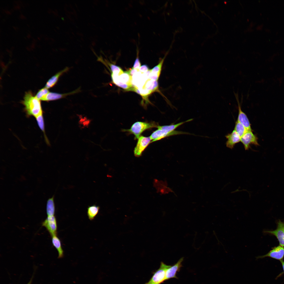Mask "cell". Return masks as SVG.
Instances as JSON below:
<instances>
[{"mask_svg": "<svg viewBox=\"0 0 284 284\" xmlns=\"http://www.w3.org/2000/svg\"><path fill=\"white\" fill-rule=\"evenodd\" d=\"M22 103L28 115L33 116L35 118L43 115L40 100L34 96L31 91L25 93Z\"/></svg>", "mask_w": 284, "mask_h": 284, "instance_id": "6da1fadb", "label": "cell"}, {"mask_svg": "<svg viewBox=\"0 0 284 284\" xmlns=\"http://www.w3.org/2000/svg\"><path fill=\"white\" fill-rule=\"evenodd\" d=\"M158 126L157 123L154 121L149 123L137 121L134 123L130 129H123L122 130L133 134L135 139H138L141 133L145 130L153 128H157Z\"/></svg>", "mask_w": 284, "mask_h": 284, "instance_id": "7a4b0ae2", "label": "cell"}, {"mask_svg": "<svg viewBox=\"0 0 284 284\" xmlns=\"http://www.w3.org/2000/svg\"><path fill=\"white\" fill-rule=\"evenodd\" d=\"M171 266L161 262L159 268L153 272L150 279L144 284H161L164 282L165 281L166 271Z\"/></svg>", "mask_w": 284, "mask_h": 284, "instance_id": "3957f363", "label": "cell"}, {"mask_svg": "<svg viewBox=\"0 0 284 284\" xmlns=\"http://www.w3.org/2000/svg\"><path fill=\"white\" fill-rule=\"evenodd\" d=\"M189 134V133L183 131H174L172 132H169L166 131L158 128V129L154 131L150 136L151 140V143L160 140L166 137L170 136L181 134Z\"/></svg>", "mask_w": 284, "mask_h": 284, "instance_id": "277c9868", "label": "cell"}, {"mask_svg": "<svg viewBox=\"0 0 284 284\" xmlns=\"http://www.w3.org/2000/svg\"><path fill=\"white\" fill-rule=\"evenodd\" d=\"M258 139L256 135L253 133L252 130L248 131L241 137V141L246 150L249 149L252 144L259 145Z\"/></svg>", "mask_w": 284, "mask_h": 284, "instance_id": "5b68a950", "label": "cell"}, {"mask_svg": "<svg viewBox=\"0 0 284 284\" xmlns=\"http://www.w3.org/2000/svg\"><path fill=\"white\" fill-rule=\"evenodd\" d=\"M151 140L150 137L140 136L138 139L136 145L134 149V155L136 157L140 156L145 149L151 143Z\"/></svg>", "mask_w": 284, "mask_h": 284, "instance_id": "8992f818", "label": "cell"}, {"mask_svg": "<svg viewBox=\"0 0 284 284\" xmlns=\"http://www.w3.org/2000/svg\"><path fill=\"white\" fill-rule=\"evenodd\" d=\"M234 94L238 105V114L237 120L242 124L248 130H252L249 119L245 113L241 109L238 93H235L234 92Z\"/></svg>", "mask_w": 284, "mask_h": 284, "instance_id": "52a82bcc", "label": "cell"}, {"mask_svg": "<svg viewBox=\"0 0 284 284\" xmlns=\"http://www.w3.org/2000/svg\"><path fill=\"white\" fill-rule=\"evenodd\" d=\"M42 225L46 228L52 237L57 235V221L54 215L47 216L42 222Z\"/></svg>", "mask_w": 284, "mask_h": 284, "instance_id": "ba28073f", "label": "cell"}, {"mask_svg": "<svg viewBox=\"0 0 284 284\" xmlns=\"http://www.w3.org/2000/svg\"><path fill=\"white\" fill-rule=\"evenodd\" d=\"M184 259V257H181L176 263L172 266L171 265L166 270L165 272V281L173 278H178L176 274L177 272L180 271L181 267L182 266V263Z\"/></svg>", "mask_w": 284, "mask_h": 284, "instance_id": "9c48e42d", "label": "cell"}, {"mask_svg": "<svg viewBox=\"0 0 284 284\" xmlns=\"http://www.w3.org/2000/svg\"><path fill=\"white\" fill-rule=\"evenodd\" d=\"M265 232L275 235L278 240L280 245L284 246V223L280 220L277 229L273 231H267Z\"/></svg>", "mask_w": 284, "mask_h": 284, "instance_id": "30bf717a", "label": "cell"}, {"mask_svg": "<svg viewBox=\"0 0 284 284\" xmlns=\"http://www.w3.org/2000/svg\"><path fill=\"white\" fill-rule=\"evenodd\" d=\"M284 256V247L280 245L273 248L267 254L257 257V258L269 257L280 260L283 258Z\"/></svg>", "mask_w": 284, "mask_h": 284, "instance_id": "8fae6325", "label": "cell"}, {"mask_svg": "<svg viewBox=\"0 0 284 284\" xmlns=\"http://www.w3.org/2000/svg\"><path fill=\"white\" fill-rule=\"evenodd\" d=\"M80 89L79 88L71 92L63 94L49 92L42 100L48 101L60 99L68 95L77 93L80 91Z\"/></svg>", "mask_w": 284, "mask_h": 284, "instance_id": "7c38bea8", "label": "cell"}, {"mask_svg": "<svg viewBox=\"0 0 284 284\" xmlns=\"http://www.w3.org/2000/svg\"><path fill=\"white\" fill-rule=\"evenodd\" d=\"M227 140L226 143L227 147L233 149L235 144L241 141V138L234 130L232 132L225 136Z\"/></svg>", "mask_w": 284, "mask_h": 284, "instance_id": "4fadbf2b", "label": "cell"}, {"mask_svg": "<svg viewBox=\"0 0 284 284\" xmlns=\"http://www.w3.org/2000/svg\"><path fill=\"white\" fill-rule=\"evenodd\" d=\"M69 69V68L68 67H66L52 76L47 82L45 87L49 89L53 87L57 83L60 77Z\"/></svg>", "mask_w": 284, "mask_h": 284, "instance_id": "5bb4252c", "label": "cell"}, {"mask_svg": "<svg viewBox=\"0 0 284 284\" xmlns=\"http://www.w3.org/2000/svg\"><path fill=\"white\" fill-rule=\"evenodd\" d=\"M52 242L53 246L57 250L58 258H61L64 257V251L62 247L60 239L57 235L52 236Z\"/></svg>", "mask_w": 284, "mask_h": 284, "instance_id": "9a60e30c", "label": "cell"}, {"mask_svg": "<svg viewBox=\"0 0 284 284\" xmlns=\"http://www.w3.org/2000/svg\"><path fill=\"white\" fill-rule=\"evenodd\" d=\"M144 86V89L151 91L152 93L156 91L160 92L159 90L158 81L148 80L146 82Z\"/></svg>", "mask_w": 284, "mask_h": 284, "instance_id": "2e32d148", "label": "cell"}, {"mask_svg": "<svg viewBox=\"0 0 284 284\" xmlns=\"http://www.w3.org/2000/svg\"><path fill=\"white\" fill-rule=\"evenodd\" d=\"M46 212L47 216L54 215L55 206L54 196L49 198L47 201L46 205Z\"/></svg>", "mask_w": 284, "mask_h": 284, "instance_id": "e0dca14e", "label": "cell"}, {"mask_svg": "<svg viewBox=\"0 0 284 284\" xmlns=\"http://www.w3.org/2000/svg\"><path fill=\"white\" fill-rule=\"evenodd\" d=\"M100 209L99 206L93 205L89 206L87 208V214L89 219L93 220L98 213Z\"/></svg>", "mask_w": 284, "mask_h": 284, "instance_id": "ac0fdd59", "label": "cell"}, {"mask_svg": "<svg viewBox=\"0 0 284 284\" xmlns=\"http://www.w3.org/2000/svg\"><path fill=\"white\" fill-rule=\"evenodd\" d=\"M111 78L113 83L116 85L127 90H129L132 88V85L123 83L119 80L118 75L111 73Z\"/></svg>", "mask_w": 284, "mask_h": 284, "instance_id": "d6986e66", "label": "cell"}, {"mask_svg": "<svg viewBox=\"0 0 284 284\" xmlns=\"http://www.w3.org/2000/svg\"><path fill=\"white\" fill-rule=\"evenodd\" d=\"M193 120L192 119H190L186 120L185 121L180 122L178 123L175 124H171L169 125H166L164 126H158L157 128L162 130L166 131L171 132L174 131V130L178 127L182 125L183 124L190 121Z\"/></svg>", "mask_w": 284, "mask_h": 284, "instance_id": "ffe728a7", "label": "cell"}, {"mask_svg": "<svg viewBox=\"0 0 284 284\" xmlns=\"http://www.w3.org/2000/svg\"><path fill=\"white\" fill-rule=\"evenodd\" d=\"M168 53V52H167L164 57L161 59L158 64L150 70L151 73L160 77L164 60Z\"/></svg>", "mask_w": 284, "mask_h": 284, "instance_id": "44dd1931", "label": "cell"}, {"mask_svg": "<svg viewBox=\"0 0 284 284\" xmlns=\"http://www.w3.org/2000/svg\"><path fill=\"white\" fill-rule=\"evenodd\" d=\"M234 130L240 137H241L248 130L241 123L237 120L235 122Z\"/></svg>", "mask_w": 284, "mask_h": 284, "instance_id": "7402d4cb", "label": "cell"}, {"mask_svg": "<svg viewBox=\"0 0 284 284\" xmlns=\"http://www.w3.org/2000/svg\"><path fill=\"white\" fill-rule=\"evenodd\" d=\"M119 80L121 82L131 85V77L127 72H124L119 76Z\"/></svg>", "mask_w": 284, "mask_h": 284, "instance_id": "603a6c76", "label": "cell"}, {"mask_svg": "<svg viewBox=\"0 0 284 284\" xmlns=\"http://www.w3.org/2000/svg\"><path fill=\"white\" fill-rule=\"evenodd\" d=\"M109 65L111 73L119 76L124 73L121 69L119 66L111 63L109 64Z\"/></svg>", "mask_w": 284, "mask_h": 284, "instance_id": "cb8c5ba5", "label": "cell"}, {"mask_svg": "<svg viewBox=\"0 0 284 284\" xmlns=\"http://www.w3.org/2000/svg\"><path fill=\"white\" fill-rule=\"evenodd\" d=\"M48 89L44 87L39 90L35 96L39 100H42L49 92Z\"/></svg>", "mask_w": 284, "mask_h": 284, "instance_id": "d4e9b609", "label": "cell"}, {"mask_svg": "<svg viewBox=\"0 0 284 284\" xmlns=\"http://www.w3.org/2000/svg\"><path fill=\"white\" fill-rule=\"evenodd\" d=\"M36 119L40 128L43 133H44V125L43 115L40 116Z\"/></svg>", "mask_w": 284, "mask_h": 284, "instance_id": "484cf974", "label": "cell"}, {"mask_svg": "<svg viewBox=\"0 0 284 284\" xmlns=\"http://www.w3.org/2000/svg\"><path fill=\"white\" fill-rule=\"evenodd\" d=\"M136 50L137 56L136 59L134 61L133 68L135 69H136L138 71H139V69L141 66V65L139 58L138 55L139 51L138 48H137Z\"/></svg>", "mask_w": 284, "mask_h": 284, "instance_id": "4316f807", "label": "cell"}, {"mask_svg": "<svg viewBox=\"0 0 284 284\" xmlns=\"http://www.w3.org/2000/svg\"><path fill=\"white\" fill-rule=\"evenodd\" d=\"M149 70V67L146 64L141 66L139 70L140 72L143 73H146Z\"/></svg>", "mask_w": 284, "mask_h": 284, "instance_id": "83f0119b", "label": "cell"}, {"mask_svg": "<svg viewBox=\"0 0 284 284\" xmlns=\"http://www.w3.org/2000/svg\"><path fill=\"white\" fill-rule=\"evenodd\" d=\"M138 71H139L137 69L132 68H131L127 72H126L131 77L135 73H136Z\"/></svg>", "mask_w": 284, "mask_h": 284, "instance_id": "f1b7e54d", "label": "cell"}, {"mask_svg": "<svg viewBox=\"0 0 284 284\" xmlns=\"http://www.w3.org/2000/svg\"><path fill=\"white\" fill-rule=\"evenodd\" d=\"M280 261H281V263L282 264V267H283V271H284V262L283 261V260H280Z\"/></svg>", "mask_w": 284, "mask_h": 284, "instance_id": "f546056e", "label": "cell"}, {"mask_svg": "<svg viewBox=\"0 0 284 284\" xmlns=\"http://www.w3.org/2000/svg\"><path fill=\"white\" fill-rule=\"evenodd\" d=\"M32 278H31V279L30 280V281L27 284H31V283H32Z\"/></svg>", "mask_w": 284, "mask_h": 284, "instance_id": "4dcf8cb0", "label": "cell"}]
</instances>
